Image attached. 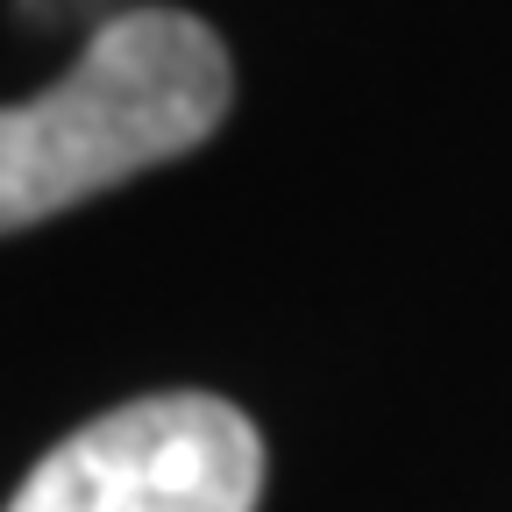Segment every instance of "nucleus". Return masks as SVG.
I'll use <instances>...</instances> for the list:
<instances>
[{
    "mask_svg": "<svg viewBox=\"0 0 512 512\" xmlns=\"http://www.w3.org/2000/svg\"><path fill=\"white\" fill-rule=\"evenodd\" d=\"M228 86V50L200 15H107L50 93L0 107V235L200 150L228 114Z\"/></svg>",
    "mask_w": 512,
    "mask_h": 512,
    "instance_id": "1",
    "label": "nucleus"
},
{
    "mask_svg": "<svg viewBox=\"0 0 512 512\" xmlns=\"http://www.w3.org/2000/svg\"><path fill=\"white\" fill-rule=\"evenodd\" d=\"M264 441L214 392H157L64 434L8 512H256Z\"/></svg>",
    "mask_w": 512,
    "mask_h": 512,
    "instance_id": "2",
    "label": "nucleus"
}]
</instances>
